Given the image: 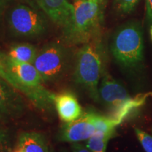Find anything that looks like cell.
Here are the masks:
<instances>
[{"label":"cell","instance_id":"cell-1","mask_svg":"<svg viewBox=\"0 0 152 152\" xmlns=\"http://www.w3.org/2000/svg\"><path fill=\"white\" fill-rule=\"evenodd\" d=\"M71 21L62 29L63 38L70 45H85L96 40L102 23L100 5L90 0H75Z\"/></svg>","mask_w":152,"mask_h":152},{"label":"cell","instance_id":"cell-2","mask_svg":"<svg viewBox=\"0 0 152 152\" xmlns=\"http://www.w3.org/2000/svg\"><path fill=\"white\" fill-rule=\"evenodd\" d=\"M104 73V57L100 45L96 40L83 45L76 54L73 78L96 102L99 101V84Z\"/></svg>","mask_w":152,"mask_h":152},{"label":"cell","instance_id":"cell-3","mask_svg":"<svg viewBox=\"0 0 152 152\" xmlns=\"http://www.w3.org/2000/svg\"><path fill=\"white\" fill-rule=\"evenodd\" d=\"M111 53L116 61L127 69L140 67L144 58L143 33L137 23L121 26L114 34L111 45Z\"/></svg>","mask_w":152,"mask_h":152},{"label":"cell","instance_id":"cell-4","mask_svg":"<svg viewBox=\"0 0 152 152\" xmlns=\"http://www.w3.org/2000/svg\"><path fill=\"white\" fill-rule=\"evenodd\" d=\"M33 64L44 83L59 80L67 72L69 65L68 51L60 43L47 44L37 52Z\"/></svg>","mask_w":152,"mask_h":152},{"label":"cell","instance_id":"cell-5","mask_svg":"<svg viewBox=\"0 0 152 152\" xmlns=\"http://www.w3.org/2000/svg\"><path fill=\"white\" fill-rule=\"evenodd\" d=\"M7 20L11 31L17 37H38L47 30L45 15L28 5L18 4L13 7L9 12Z\"/></svg>","mask_w":152,"mask_h":152},{"label":"cell","instance_id":"cell-6","mask_svg":"<svg viewBox=\"0 0 152 152\" xmlns=\"http://www.w3.org/2000/svg\"><path fill=\"white\" fill-rule=\"evenodd\" d=\"M99 97L109 109V115L117 113L132 98L125 87L106 72L99 85Z\"/></svg>","mask_w":152,"mask_h":152},{"label":"cell","instance_id":"cell-7","mask_svg":"<svg viewBox=\"0 0 152 152\" xmlns=\"http://www.w3.org/2000/svg\"><path fill=\"white\" fill-rule=\"evenodd\" d=\"M95 132L96 128L92 122V112H87L79 118L64 123L58 131L57 140L71 143L86 141Z\"/></svg>","mask_w":152,"mask_h":152},{"label":"cell","instance_id":"cell-8","mask_svg":"<svg viewBox=\"0 0 152 152\" xmlns=\"http://www.w3.org/2000/svg\"><path fill=\"white\" fill-rule=\"evenodd\" d=\"M36 1L49 18L62 29L71 21L74 7L69 0H36Z\"/></svg>","mask_w":152,"mask_h":152},{"label":"cell","instance_id":"cell-9","mask_svg":"<svg viewBox=\"0 0 152 152\" xmlns=\"http://www.w3.org/2000/svg\"><path fill=\"white\" fill-rule=\"evenodd\" d=\"M54 107L60 119L64 123L75 121L83 114L77 97L69 91H64L55 95Z\"/></svg>","mask_w":152,"mask_h":152},{"label":"cell","instance_id":"cell-10","mask_svg":"<svg viewBox=\"0 0 152 152\" xmlns=\"http://www.w3.org/2000/svg\"><path fill=\"white\" fill-rule=\"evenodd\" d=\"M7 81L0 77V113L8 115L20 114L24 109L21 96Z\"/></svg>","mask_w":152,"mask_h":152},{"label":"cell","instance_id":"cell-11","mask_svg":"<svg viewBox=\"0 0 152 152\" xmlns=\"http://www.w3.org/2000/svg\"><path fill=\"white\" fill-rule=\"evenodd\" d=\"M17 147L23 152H49L45 137L36 132H24L18 137Z\"/></svg>","mask_w":152,"mask_h":152},{"label":"cell","instance_id":"cell-12","mask_svg":"<svg viewBox=\"0 0 152 152\" xmlns=\"http://www.w3.org/2000/svg\"><path fill=\"white\" fill-rule=\"evenodd\" d=\"M37 54V49L33 45L29 43H19L11 47L7 56L16 61L33 64Z\"/></svg>","mask_w":152,"mask_h":152},{"label":"cell","instance_id":"cell-13","mask_svg":"<svg viewBox=\"0 0 152 152\" xmlns=\"http://www.w3.org/2000/svg\"><path fill=\"white\" fill-rule=\"evenodd\" d=\"M92 122L96 131L113 136L115 133V128L118 125L110 116H105L94 112H92Z\"/></svg>","mask_w":152,"mask_h":152},{"label":"cell","instance_id":"cell-14","mask_svg":"<svg viewBox=\"0 0 152 152\" xmlns=\"http://www.w3.org/2000/svg\"><path fill=\"white\" fill-rule=\"evenodd\" d=\"M113 135L96 131L90 139L86 140L85 147L91 152H106L108 142Z\"/></svg>","mask_w":152,"mask_h":152},{"label":"cell","instance_id":"cell-15","mask_svg":"<svg viewBox=\"0 0 152 152\" xmlns=\"http://www.w3.org/2000/svg\"><path fill=\"white\" fill-rule=\"evenodd\" d=\"M134 132L144 151L146 152H152V137L137 128H134Z\"/></svg>","mask_w":152,"mask_h":152},{"label":"cell","instance_id":"cell-16","mask_svg":"<svg viewBox=\"0 0 152 152\" xmlns=\"http://www.w3.org/2000/svg\"><path fill=\"white\" fill-rule=\"evenodd\" d=\"M140 0H115L118 10L122 14H130L134 10Z\"/></svg>","mask_w":152,"mask_h":152},{"label":"cell","instance_id":"cell-17","mask_svg":"<svg viewBox=\"0 0 152 152\" xmlns=\"http://www.w3.org/2000/svg\"><path fill=\"white\" fill-rule=\"evenodd\" d=\"M11 139L7 130H0V152H11Z\"/></svg>","mask_w":152,"mask_h":152},{"label":"cell","instance_id":"cell-18","mask_svg":"<svg viewBox=\"0 0 152 152\" xmlns=\"http://www.w3.org/2000/svg\"><path fill=\"white\" fill-rule=\"evenodd\" d=\"M0 77L7 81L9 84H11V78L7 71L4 59V54L0 53Z\"/></svg>","mask_w":152,"mask_h":152},{"label":"cell","instance_id":"cell-19","mask_svg":"<svg viewBox=\"0 0 152 152\" xmlns=\"http://www.w3.org/2000/svg\"><path fill=\"white\" fill-rule=\"evenodd\" d=\"M71 149L73 152H91L85 147V145H83L79 142L71 143Z\"/></svg>","mask_w":152,"mask_h":152},{"label":"cell","instance_id":"cell-20","mask_svg":"<svg viewBox=\"0 0 152 152\" xmlns=\"http://www.w3.org/2000/svg\"><path fill=\"white\" fill-rule=\"evenodd\" d=\"M146 13L147 20L152 25V0H146Z\"/></svg>","mask_w":152,"mask_h":152},{"label":"cell","instance_id":"cell-21","mask_svg":"<svg viewBox=\"0 0 152 152\" xmlns=\"http://www.w3.org/2000/svg\"><path fill=\"white\" fill-rule=\"evenodd\" d=\"M10 1L11 0H0V15L2 14Z\"/></svg>","mask_w":152,"mask_h":152},{"label":"cell","instance_id":"cell-22","mask_svg":"<svg viewBox=\"0 0 152 152\" xmlns=\"http://www.w3.org/2000/svg\"><path fill=\"white\" fill-rule=\"evenodd\" d=\"M14 152H23V151L21 149H19V148L17 147V148H16V149L15 150V151H14Z\"/></svg>","mask_w":152,"mask_h":152},{"label":"cell","instance_id":"cell-23","mask_svg":"<svg viewBox=\"0 0 152 152\" xmlns=\"http://www.w3.org/2000/svg\"><path fill=\"white\" fill-rule=\"evenodd\" d=\"M150 35H151V39L152 40V25H151V28H150Z\"/></svg>","mask_w":152,"mask_h":152},{"label":"cell","instance_id":"cell-24","mask_svg":"<svg viewBox=\"0 0 152 152\" xmlns=\"http://www.w3.org/2000/svg\"><path fill=\"white\" fill-rule=\"evenodd\" d=\"M90 1H94V2H99V3H100V1H102V0H90Z\"/></svg>","mask_w":152,"mask_h":152},{"label":"cell","instance_id":"cell-25","mask_svg":"<svg viewBox=\"0 0 152 152\" xmlns=\"http://www.w3.org/2000/svg\"><path fill=\"white\" fill-rule=\"evenodd\" d=\"M62 152H68V151H66V150H65V149H63L62 150Z\"/></svg>","mask_w":152,"mask_h":152},{"label":"cell","instance_id":"cell-26","mask_svg":"<svg viewBox=\"0 0 152 152\" xmlns=\"http://www.w3.org/2000/svg\"><path fill=\"white\" fill-rule=\"evenodd\" d=\"M49 152H54V151L53 149H51L50 151H49Z\"/></svg>","mask_w":152,"mask_h":152}]
</instances>
